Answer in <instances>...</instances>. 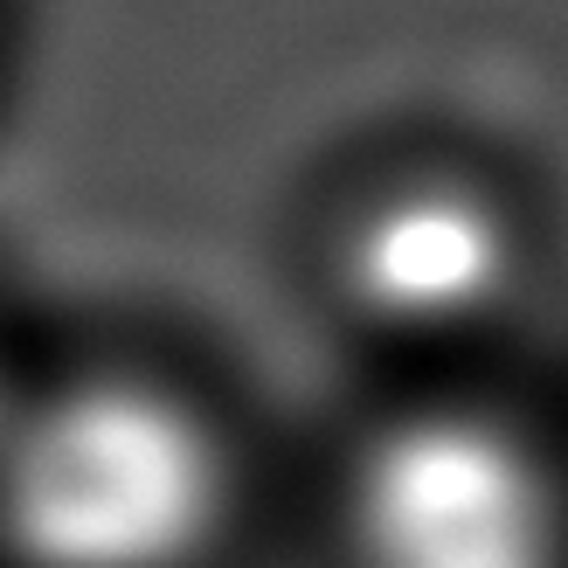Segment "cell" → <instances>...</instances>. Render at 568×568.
<instances>
[{
    "label": "cell",
    "instance_id": "cell-1",
    "mask_svg": "<svg viewBox=\"0 0 568 568\" xmlns=\"http://www.w3.org/2000/svg\"><path fill=\"white\" fill-rule=\"evenodd\" d=\"M215 520V444L153 388L83 382L0 430V534L28 568H187Z\"/></svg>",
    "mask_w": 568,
    "mask_h": 568
},
{
    "label": "cell",
    "instance_id": "cell-2",
    "mask_svg": "<svg viewBox=\"0 0 568 568\" xmlns=\"http://www.w3.org/2000/svg\"><path fill=\"white\" fill-rule=\"evenodd\" d=\"M361 568H561V493L534 450L486 416H409L354 471Z\"/></svg>",
    "mask_w": 568,
    "mask_h": 568
},
{
    "label": "cell",
    "instance_id": "cell-3",
    "mask_svg": "<svg viewBox=\"0 0 568 568\" xmlns=\"http://www.w3.org/2000/svg\"><path fill=\"white\" fill-rule=\"evenodd\" d=\"M339 264L388 326H471L514 277V230L458 181H403L354 215Z\"/></svg>",
    "mask_w": 568,
    "mask_h": 568
}]
</instances>
